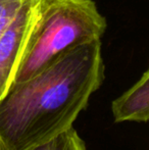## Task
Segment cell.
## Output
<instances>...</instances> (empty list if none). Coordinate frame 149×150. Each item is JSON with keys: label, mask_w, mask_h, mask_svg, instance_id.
Listing matches in <instances>:
<instances>
[{"label": "cell", "mask_w": 149, "mask_h": 150, "mask_svg": "<svg viewBox=\"0 0 149 150\" xmlns=\"http://www.w3.org/2000/svg\"><path fill=\"white\" fill-rule=\"evenodd\" d=\"M39 0H26L0 37V98L11 83L37 18Z\"/></svg>", "instance_id": "3957f363"}, {"label": "cell", "mask_w": 149, "mask_h": 150, "mask_svg": "<svg viewBox=\"0 0 149 150\" xmlns=\"http://www.w3.org/2000/svg\"><path fill=\"white\" fill-rule=\"evenodd\" d=\"M0 150H7V148H6V146L4 145L3 141L1 140V138H0Z\"/></svg>", "instance_id": "52a82bcc"}, {"label": "cell", "mask_w": 149, "mask_h": 150, "mask_svg": "<svg viewBox=\"0 0 149 150\" xmlns=\"http://www.w3.org/2000/svg\"><path fill=\"white\" fill-rule=\"evenodd\" d=\"M26 0H0V37L7 30Z\"/></svg>", "instance_id": "8992f818"}, {"label": "cell", "mask_w": 149, "mask_h": 150, "mask_svg": "<svg viewBox=\"0 0 149 150\" xmlns=\"http://www.w3.org/2000/svg\"><path fill=\"white\" fill-rule=\"evenodd\" d=\"M31 150H87V147L79 133L73 127L52 140Z\"/></svg>", "instance_id": "5b68a950"}, {"label": "cell", "mask_w": 149, "mask_h": 150, "mask_svg": "<svg viewBox=\"0 0 149 150\" xmlns=\"http://www.w3.org/2000/svg\"><path fill=\"white\" fill-rule=\"evenodd\" d=\"M112 110L115 122H146L149 119V71L125 93L112 101Z\"/></svg>", "instance_id": "277c9868"}, {"label": "cell", "mask_w": 149, "mask_h": 150, "mask_svg": "<svg viewBox=\"0 0 149 150\" xmlns=\"http://www.w3.org/2000/svg\"><path fill=\"white\" fill-rule=\"evenodd\" d=\"M101 40L68 50L0 98V138L7 150H31L74 127L101 87Z\"/></svg>", "instance_id": "6da1fadb"}, {"label": "cell", "mask_w": 149, "mask_h": 150, "mask_svg": "<svg viewBox=\"0 0 149 150\" xmlns=\"http://www.w3.org/2000/svg\"><path fill=\"white\" fill-rule=\"evenodd\" d=\"M106 20L93 0H39L37 18L12 83L36 75L68 50L101 40Z\"/></svg>", "instance_id": "7a4b0ae2"}]
</instances>
